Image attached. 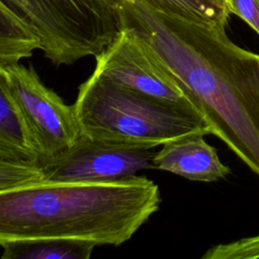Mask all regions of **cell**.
Listing matches in <instances>:
<instances>
[{
	"instance_id": "8fae6325",
	"label": "cell",
	"mask_w": 259,
	"mask_h": 259,
	"mask_svg": "<svg viewBox=\"0 0 259 259\" xmlns=\"http://www.w3.org/2000/svg\"><path fill=\"white\" fill-rule=\"evenodd\" d=\"M39 48L40 41L33 29L0 0V62L19 63Z\"/></svg>"
},
{
	"instance_id": "9c48e42d",
	"label": "cell",
	"mask_w": 259,
	"mask_h": 259,
	"mask_svg": "<svg viewBox=\"0 0 259 259\" xmlns=\"http://www.w3.org/2000/svg\"><path fill=\"white\" fill-rule=\"evenodd\" d=\"M0 152L38 160L12 97L6 64L0 62Z\"/></svg>"
},
{
	"instance_id": "7a4b0ae2",
	"label": "cell",
	"mask_w": 259,
	"mask_h": 259,
	"mask_svg": "<svg viewBox=\"0 0 259 259\" xmlns=\"http://www.w3.org/2000/svg\"><path fill=\"white\" fill-rule=\"evenodd\" d=\"M158 185L145 176L102 182H37L0 191V246L68 239L120 246L160 205Z\"/></svg>"
},
{
	"instance_id": "5b68a950",
	"label": "cell",
	"mask_w": 259,
	"mask_h": 259,
	"mask_svg": "<svg viewBox=\"0 0 259 259\" xmlns=\"http://www.w3.org/2000/svg\"><path fill=\"white\" fill-rule=\"evenodd\" d=\"M12 97L39 162L64 152L82 135L73 105L48 88L32 67L6 64Z\"/></svg>"
},
{
	"instance_id": "30bf717a",
	"label": "cell",
	"mask_w": 259,
	"mask_h": 259,
	"mask_svg": "<svg viewBox=\"0 0 259 259\" xmlns=\"http://www.w3.org/2000/svg\"><path fill=\"white\" fill-rule=\"evenodd\" d=\"M97 245L89 241L40 239L1 245L3 259H88Z\"/></svg>"
},
{
	"instance_id": "8992f818",
	"label": "cell",
	"mask_w": 259,
	"mask_h": 259,
	"mask_svg": "<svg viewBox=\"0 0 259 259\" xmlns=\"http://www.w3.org/2000/svg\"><path fill=\"white\" fill-rule=\"evenodd\" d=\"M94 73L124 88L192 110V103L155 58L147 44L127 26L95 57Z\"/></svg>"
},
{
	"instance_id": "6da1fadb",
	"label": "cell",
	"mask_w": 259,
	"mask_h": 259,
	"mask_svg": "<svg viewBox=\"0 0 259 259\" xmlns=\"http://www.w3.org/2000/svg\"><path fill=\"white\" fill-rule=\"evenodd\" d=\"M132 27L210 128L259 176V54L226 26L162 13L143 0H115Z\"/></svg>"
},
{
	"instance_id": "ba28073f",
	"label": "cell",
	"mask_w": 259,
	"mask_h": 259,
	"mask_svg": "<svg viewBox=\"0 0 259 259\" xmlns=\"http://www.w3.org/2000/svg\"><path fill=\"white\" fill-rule=\"evenodd\" d=\"M155 169L167 171L188 180L212 182L225 178L230 168L219 158L217 150L201 134L176 138L162 145L153 158Z\"/></svg>"
},
{
	"instance_id": "52a82bcc",
	"label": "cell",
	"mask_w": 259,
	"mask_h": 259,
	"mask_svg": "<svg viewBox=\"0 0 259 259\" xmlns=\"http://www.w3.org/2000/svg\"><path fill=\"white\" fill-rule=\"evenodd\" d=\"M154 155L152 149L107 143L81 135L73 146L39 164L42 182H102L155 168Z\"/></svg>"
},
{
	"instance_id": "3957f363",
	"label": "cell",
	"mask_w": 259,
	"mask_h": 259,
	"mask_svg": "<svg viewBox=\"0 0 259 259\" xmlns=\"http://www.w3.org/2000/svg\"><path fill=\"white\" fill-rule=\"evenodd\" d=\"M82 135L97 141L153 149L210 128L196 112L149 97L93 72L73 104Z\"/></svg>"
},
{
	"instance_id": "4fadbf2b",
	"label": "cell",
	"mask_w": 259,
	"mask_h": 259,
	"mask_svg": "<svg viewBox=\"0 0 259 259\" xmlns=\"http://www.w3.org/2000/svg\"><path fill=\"white\" fill-rule=\"evenodd\" d=\"M37 182H42L37 160L0 152V191Z\"/></svg>"
},
{
	"instance_id": "9a60e30c",
	"label": "cell",
	"mask_w": 259,
	"mask_h": 259,
	"mask_svg": "<svg viewBox=\"0 0 259 259\" xmlns=\"http://www.w3.org/2000/svg\"><path fill=\"white\" fill-rule=\"evenodd\" d=\"M230 13L243 19L259 35V0H224Z\"/></svg>"
},
{
	"instance_id": "7c38bea8",
	"label": "cell",
	"mask_w": 259,
	"mask_h": 259,
	"mask_svg": "<svg viewBox=\"0 0 259 259\" xmlns=\"http://www.w3.org/2000/svg\"><path fill=\"white\" fill-rule=\"evenodd\" d=\"M154 9L175 17L227 26L230 12L224 0H143Z\"/></svg>"
},
{
	"instance_id": "5bb4252c",
	"label": "cell",
	"mask_w": 259,
	"mask_h": 259,
	"mask_svg": "<svg viewBox=\"0 0 259 259\" xmlns=\"http://www.w3.org/2000/svg\"><path fill=\"white\" fill-rule=\"evenodd\" d=\"M202 259H259V234L219 244L208 249Z\"/></svg>"
},
{
	"instance_id": "277c9868",
	"label": "cell",
	"mask_w": 259,
	"mask_h": 259,
	"mask_svg": "<svg viewBox=\"0 0 259 259\" xmlns=\"http://www.w3.org/2000/svg\"><path fill=\"white\" fill-rule=\"evenodd\" d=\"M35 32L54 65L99 55L121 22L115 0H3Z\"/></svg>"
}]
</instances>
